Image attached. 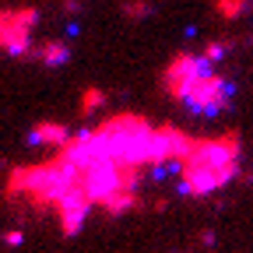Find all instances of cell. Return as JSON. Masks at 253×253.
<instances>
[{
    "label": "cell",
    "mask_w": 253,
    "mask_h": 253,
    "mask_svg": "<svg viewBox=\"0 0 253 253\" xmlns=\"http://www.w3.org/2000/svg\"><path fill=\"white\" fill-rule=\"evenodd\" d=\"M95 134H99V141L106 144V151L116 166L144 169V155H148V144H151V134H155V126L144 116H134V113L109 116L106 123L95 126Z\"/></svg>",
    "instance_id": "6da1fadb"
},
{
    "label": "cell",
    "mask_w": 253,
    "mask_h": 253,
    "mask_svg": "<svg viewBox=\"0 0 253 253\" xmlns=\"http://www.w3.org/2000/svg\"><path fill=\"white\" fill-rule=\"evenodd\" d=\"M239 151H243L239 134L229 130V134H221V137H204V141L194 137L190 151L179 158V162L204 166V169H211V172H225V176L236 179V176H239Z\"/></svg>",
    "instance_id": "7a4b0ae2"
},
{
    "label": "cell",
    "mask_w": 253,
    "mask_h": 253,
    "mask_svg": "<svg viewBox=\"0 0 253 253\" xmlns=\"http://www.w3.org/2000/svg\"><path fill=\"white\" fill-rule=\"evenodd\" d=\"M39 7H0V49L25 60L32 46V28L39 25Z\"/></svg>",
    "instance_id": "3957f363"
},
{
    "label": "cell",
    "mask_w": 253,
    "mask_h": 253,
    "mask_svg": "<svg viewBox=\"0 0 253 253\" xmlns=\"http://www.w3.org/2000/svg\"><path fill=\"white\" fill-rule=\"evenodd\" d=\"M208 74H214V63L208 56H201V53H176L166 63V71H162V84H166V91L172 95V99L179 102L186 95V88L194 84L197 78H208Z\"/></svg>",
    "instance_id": "277c9868"
},
{
    "label": "cell",
    "mask_w": 253,
    "mask_h": 253,
    "mask_svg": "<svg viewBox=\"0 0 253 253\" xmlns=\"http://www.w3.org/2000/svg\"><path fill=\"white\" fill-rule=\"evenodd\" d=\"M95 204L84 197V190H81V183L78 186H71L67 194H63L56 204H53V214L60 218V232L67 236V239H74L78 232H81V225H84V218H88V211H91Z\"/></svg>",
    "instance_id": "5b68a950"
},
{
    "label": "cell",
    "mask_w": 253,
    "mask_h": 253,
    "mask_svg": "<svg viewBox=\"0 0 253 253\" xmlns=\"http://www.w3.org/2000/svg\"><path fill=\"white\" fill-rule=\"evenodd\" d=\"M25 60H39L46 67H63V63L71 60V42L67 39H46L39 46H28Z\"/></svg>",
    "instance_id": "8992f818"
},
{
    "label": "cell",
    "mask_w": 253,
    "mask_h": 253,
    "mask_svg": "<svg viewBox=\"0 0 253 253\" xmlns=\"http://www.w3.org/2000/svg\"><path fill=\"white\" fill-rule=\"evenodd\" d=\"M67 137H71V126H63V123H56V120H39V123L28 130V144H32V148H36V144H53V148H60Z\"/></svg>",
    "instance_id": "52a82bcc"
},
{
    "label": "cell",
    "mask_w": 253,
    "mask_h": 253,
    "mask_svg": "<svg viewBox=\"0 0 253 253\" xmlns=\"http://www.w3.org/2000/svg\"><path fill=\"white\" fill-rule=\"evenodd\" d=\"M99 208H102L106 214H113V218H116V214H126V211H141V208H144V201L137 197V190H116V194H109Z\"/></svg>",
    "instance_id": "ba28073f"
},
{
    "label": "cell",
    "mask_w": 253,
    "mask_h": 253,
    "mask_svg": "<svg viewBox=\"0 0 253 253\" xmlns=\"http://www.w3.org/2000/svg\"><path fill=\"white\" fill-rule=\"evenodd\" d=\"M158 137H162V144H166V155H169V158H183V155L190 151V144H194V137L183 134L179 126H172V123L158 126Z\"/></svg>",
    "instance_id": "9c48e42d"
},
{
    "label": "cell",
    "mask_w": 253,
    "mask_h": 253,
    "mask_svg": "<svg viewBox=\"0 0 253 253\" xmlns=\"http://www.w3.org/2000/svg\"><path fill=\"white\" fill-rule=\"evenodd\" d=\"M106 102H109V95H106L102 88H84V95H81V116H84V120H91V116L99 113Z\"/></svg>",
    "instance_id": "30bf717a"
},
{
    "label": "cell",
    "mask_w": 253,
    "mask_h": 253,
    "mask_svg": "<svg viewBox=\"0 0 253 253\" xmlns=\"http://www.w3.org/2000/svg\"><path fill=\"white\" fill-rule=\"evenodd\" d=\"M214 11L218 18H225V21H236L250 11V0H214Z\"/></svg>",
    "instance_id": "8fae6325"
},
{
    "label": "cell",
    "mask_w": 253,
    "mask_h": 253,
    "mask_svg": "<svg viewBox=\"0 0 253 253\" xmlns=\"http://www.w3.org/2000/svg\"><path fill=\"white\" fill-rule=\"evenodd\" d=\"M120 11H123V18L141 21V18L155 14V4H151V0H123V4H120Z\"/></svg>",
    "instance_id": "7c38bea8"
},
{
    "label": "cell",
    "mask_w": 253,
    "mask_h": 253,
    "mask_svg": "<svg viewBox=\"0 0 253 253\" xmlns=\"http://www.w3.org/2000/svg\"><path fill=\"white\" fill-rule=\"evenodd\" d=\"M0 239H4V246H7V250H18V246L25 243V232H21V229L14 225V229H7V232L0 236Z\"/></svg>",
    "instance_id": "4fadbf2b"
},
{
    "label": "cell",
    "mask_w": 253,
    "mask_h": 253,
    "mask_svg": "<svg viewBox=\"0 0 253 253\" xmlns=\"http://www.w3.org/2000/svg\"><path fill=\"white\" fill-rule=\"evenodd\" d=\"M214 243H218V236H214L211 229H201V232H197V246H201V250H214Z\"/></svg>",
    "instance_id": "5bb4252c"
},
{
    "label": "cell",
    "mask_w": 253,
    "mask_h": 253,
    "mask_svg": "<svg viewBox=\"0 0 253 253\" xmlns=\"http://www.w3.org/2000/svg\"><path fill=\"white\" fill-rule=\"evenodd\" d=\"M60 11H63V14H78V11H81V0H63Z\"/></svg>",
    "instance_id": "9a60e30c"
},
{
    "label": "cell",
    "mask_w": 253,
    "mask_h": 253,
    "mask_svg": "<svg viewBox=\"0 0 253 253\" xmlns=\"http://www.w3.org/2000/svg\"><path fill=\"white\" fill-rule=\"evenodd\" d=\"M169 208V201L166 197H158V201H151V211H166Z\"/></svg>",
    "instance_id": "2e32d148"
}]
</instances>
